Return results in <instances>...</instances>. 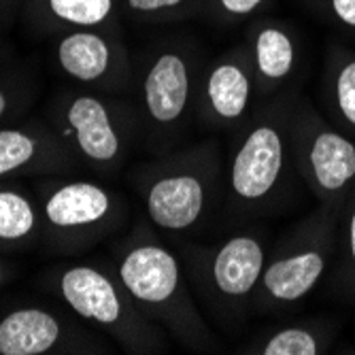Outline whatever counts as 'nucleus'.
I'll use <instances>...</instances> for the list:
<instances>
[{
    "label": "nucleus",
    "mask_w": 355,
    "mask_h": 355,
    "mask_svg": "<svg viewBox=\"0 0 355 355\" xmlns=\"http://www.w3.org/2000/svg\"><path fill=\"white\" fill-rule=\"evenodd\" d=\"M330 79L332 103L343 121L355 130V55L336 60Z\"/></svg>",
    "instance_id": "nucleus-19"
},
{
    "label": "nucleus",
    "mask_w": 355,
    "mask_h": 355,
    "mask_svg": "<svg viewBox=\"0 0 355 355\" xmlns=\"http://www.w3.org/2000/svg\"><path fill=\"white\" fill-rule=\"evenodd\" d=\"M334 247V223L321 217L313 230L298 234L277 253L262 272L255 300L262 306H285L309 296L326 275Z\"/></svg>",
    "instance_id": "nucleus-7"
},
{
    "label": "nucleus",
    "mask_w": 355,
    "mask_h": 355,
    "mask_svg": "<svg viewBox=\"0 0 355 355\" xmlns=\"http://www.w3.org/2000/svg\"><path fill=\"white\" fill-rule=\"evenodd\" d=\"M5 277H7V268L3 262H0V287H3V283H5Z\"/></svg>",
    "instance_id": "nucleus-25"
},
{
    "label": "nucleus",
    "mask_w": 355,
    "mask_h": 355,
    "mask_svg": "<svg viewBox=\"0 0 355 355\" xmlns=\"http://www.w3.org/2000/svg\"><path fill=\"white\" fill-rule=\"evenodd\" d=\"M326 5L343 26L355 30V0H326Z\"/></svg>",
    "instance_id": "nucleus-23"
},
{
    "label": "nucleus",
    "mask_w": 355,
    "mask_h": 355,
    "mask_svg": "<svg viewBox=\"0 0 355 355\" xmlns=\"http://www.w3.org/2000/svg\"><path fill=\"white\" fill-rule=\"evenodd\" d=\"M294 149L311 191L336 207L355 183V143L306 107L294 123Z\"/></svg>",
    "instance_id": "nucleus-6"
},
{
    "label": "nucleus",
    "mask_w": 355,
    "mask_h": 355,
    "mask_svg": "<svg viewBox=\"0 0 355 355\" xmlns=\"http://www.w3.org/2000/svg\"><path fill=\"white\" fill-rule=\"evenodd\" d=\"M205 279L211 294L236 304L255 294L266 268V247L253 232H241L225 239L209 255Z\"/></svg>",
    "instance_id": "nucleus-11"
},
{
    "label": "nucleus",
    "mask_w": 355,
    "mask_h": 355,
    "mask_svg": "<svg viewBox=\"0 0 355 355\" xmlns=\"http://www.w3.org/2000/svg\"><path fill=\"white\" fill-rule=\"evenodd\" d=\"M287 135L277 117L255 121L243 137L228 168L232 198L253 207L264 202L281 183L285 171Z\"/></svg>",
    "instance_id": "nucleus-8"
},
{
    "label": "nucleus",
    "mask_w": 355,
    "mask_h": 355,
    "mask_svg": "<svg viewBox=\"0 0 355 355\" xmlns=\"http://www.w3.org/2000/svg\"><path fill=\"white\" fill-rule=\"evenodd\" d=\"M125 7L139 15H155V13H171L189 7L191 0H123Z\"/></svg>",
    "instance_id": "nucleus-21"
},
{
    "label": "nucleus",
    "mask_w": 355,
    "mask_h": 355,
    "mask_svg": "<svg viewBox=\"0 0 355 355\" xmlns=\"http://www.w3.org/2000/svg\"><path fill=\"white\" fill-rule=\"evenodd\" d=\"M251 75L243 55L217 60L207 73L202 98L213 121L230 125L239 121L251 105Z\"/></svg>",
    "instance_id": "nucleus-14"
},
{
    "label": "nucleus",
    "mask_w": 355,
    "mask_h": 355,
    "mask_svg": "<svg viewBox=\"0 0 355 355\" xmlns=\"http://www.w3.org/2000/svg\"><path fill=\"white\" fill-rule=\"evenodd\" d=\"M60 71L83 83L103 89H119L128 81V62L117 43L89 28L71 30L55 43Z\"/></svg>",
    "instance_id": "nucleus-10"
},
{
    "label": "nucleus",
    "mask_w": 355,
    "mask_h": 355,
    "mask_svg": "<svg viewBox=\"0 0 355 355\" xmlns=\"http://www.w3.org/2000/svg\"><path fill=\"white\" fill-rule=\"evenodd\" d=\"M41 230L60 245H85L101 239L119 219V200L96 181L41 183Z\"/></svg>",
    "instance_id": "nucleus-5"
},
{
    "label": "nucleus",
    "mask_w": 355,
    "mask_h": 355,
    "mask_svg": "<svg viewBox=\"0 0 355 355\" xmlns=\"http://www.w3.org/2000/svg\"><path fill=\"white\" fill-rule=\"evenodd\" d=\"M79 157L53 128L43 123L0 125V181L24 175H64L77 168Z\"/></svg>",
    "instance_id": "nucleus-9"
},
{
    "label": "nucleus",
    "mask_w": 355,
    "mask_h": 355,
    "mask_svg": "<svg viewBox=\"0 0 355 355\" xmlns=\"http://www.w3.org/2000/svg\"><path fill=\"white\" fill-rule=\"evenodd\" d=\"M213 151L179 153L159 166L143 185V205L149 221L166 232H187L205 219L217 179Z\"/></svg>",
    "instance_id": "nucleus-3"
},
{
    "label": "nucleus",
    "mask_w": 355,
    "mask_h": 355,
    "mask_svg": "<svg viewBox=\"0 0 355 355\" xmlns=\"http://www.w3.org/2000/svg\"><path fill=\"white\" fill-rule=\"evenodd\" d=\"M51 128L73 153L96 171H115L128 153V115L105 96L64 94L51 109Z\"/></svg>",
    "instance_id": "nucleus-4"
},
{
    "label": "nucleus",
    "mask_w": 355,
    "mask_h": 355,
    "mask_svg": "<svg viewBox=\"0 0 355 355\" xmlns=\"http://www.w3.org/2000/svg\"><path fill=\"white\" fill-rule=\"evenodd\" d=\"M41 232L39 200L19 187L0 185V249L32 245Z\"/></svg>",
    "instance_id": "nucleus-16"
},
{
    "label": "nucleus",
    "mask_w": 355,
    "mask_h": 355,
    "mask_svg": "<svg viewBox=\"0 0 355 355\" xmlns=\"http://www.w3.org/2000/svg\"><path fill=\"white\" fill-rule=\"evenodd\" d=\"M28 101L26 89L15 85L13 79H0V125L13 115H17L19 107Z\"/></svg>",
    "instance_id": "nucleus-20"
},
{
    "label": "nucleus",
    "mask_w": 355,
    "mask_h": 355,
    "mask_svg": "<svg viewBox=\"0 0 355 355\" xmlns=\"http://www.w3.org/2000/svg\"><path fill=\"white\" fill-rule=\"evenodd\" d=\"M253 67L255 75L266 85H277L294 73L298 49L296 41L285 26L264 24L253 35Z\"/></svg>",
    "instance_id": "nucleus-15"
},
{
    "label": "nucleus",
    "mask_w": 355,
    "mask_h": 355,
    "mask_svg": "<svg viewBox=\"0 0 355 355\" xmlns=\"http://www.w3.org/2000/svg\"><path fill=\"white\" fill-rule=\"evenodd\" d=\"M221 13L230 17H247L260 9L266 0H215Z\"/></svg>",
    "instance_id": "nucleus-22"
},
{
    "label": "nucleus",
    "mask_w": 355,
    "mask_h": 355,
    "mask_svg": "<svg viewBox=\"0 0 355 355\" xmlns=\"http://www.w3.org/2000/svg\"><path fill=\"white\" fill-rule=\"evenodd\" d=\"M39 15L62 28H98L113 19L115 0H39Z\"/></svg>",
    "instance_id": "nucleus-17"
},
{
    "label": "nucleus",
    "mask_w": 355,
    "mask_h": 355,
    "mask_svg": "<svg viewBox=\"0 0 355 355\" xmlns=\"http://www.w3.org/2000/svg\"><path fill=\"white\" fill-rule=\"evenodd\" d=\"M53 289L85 324L113 336L128 353H157L166 332L151 321L111 272L94 264H69L55 272Z\"/></svg>",
    "instance_id": "nucleus-2"
},
{
    "label": "nucleus",
    "mask_w": 355,
    "mask_h": 355,
    "mask_svg": "<svg viewBox=\"0 0 355 355\" xmlns=\"http://www.w3.org/2000/svg\"><path fill=\"white\" fill-rule=\"evenodd\" d=\"M326 343L319 330L311 326H287L272 332L260 347L251 353L262 355H319L324 353Z\"/></svg>",
    "instance_id": "nucleus-18"
},
{
    "label": "nucleus",
    "mask_w": 355,
    "mask_h": 355,
    "mask_svg": "<svg viewBox=\"0 0 355 355\" xmlns=\"http://www.w3.org/2000/svg\"><path fill=\"white\" fill-rule=\"evenodd\" d=\"M64 349H73L71 328L49 309L19 306L0 319V355H45Z\"/></svg>",
    "instance_id": "nucleus-13"
},
{
    "label": "nucleus",
    "mask_w": 355,
    "mask_h": 355,
    "mask_svg": "<svg viewBox=\"0 0 355 355\" xmlns=\"http://www.w3.org/2000/svg\"><path fill=\"white\" fill-rule=\"evenodd\" d=\"M345 253H347V264L355 272V202L349 209L347 223H345Z\"/></svg>",
    "instance_id": "nucleus-24"
},
{
    "label": "nucleus",
    "mask_w": 355,
    "mask_h": 355,
    "mask_svg": "<svg viewBox=\"0 0 355 355\" xmlns=\"http://www.w3.org/2000/svg\"><path fill=\"white\" fill-rule=\"evenodd\" d=\"M191 64L179 49L159 51L145 69L141 103L153 128L173 130L185 117L191 103Z\"/></svg>",
    "instance_id": "nucleus-12"
},
{
    "label": "nucleus",
    "mask_w": 355,
    "mask_h": 355,
    "mask_svg": "<svg viewBox=\"0 0 355 355\" xmlns=\"http://www.w3.org/2000/svg\"><path fill=\"white\" fill-rule=\"evenodd\" d=\"M9 3H13V0H0V5H9Z\"/></svg>",
    "instance_id": "nucleus-26"
},
{
    "label": "nucleus",
    "mask_w": 355,
    "mask_h": 355,
    "mask_svg": "<svg viewBox=\"0 0 355 355\" xmlns=\"http://www.w3.org/2000/svg\"><path fill=\"white\" fill-rule=\"evenodd\" d=\"M115 275L137 306L162 328L193 349H211L215 340L193 304L177 255L149 236L125 239L117 251Z\"/></svg>",
    "instance_id": "nucleus-1"
}]
</instances>
